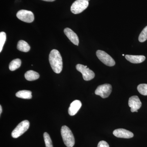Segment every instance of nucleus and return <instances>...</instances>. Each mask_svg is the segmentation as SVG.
I'll list each match as a JSON object with an SVG mask.
<instances>
[{"instance_id": "14", "label": "nucleus", "mask_w": 147, "mask_h": 147, "mask_svg": "<svg viewBox=\"0 0 147 147\" xmlns=\"http://www.w3.org/2000/svg\"><path fill=\"white\" fill-rule=\"evenodd\" d=\"M39 74L33 70L27 71L25 74L26 79L29 81H33L37 80L39 78Z\"/></svg>"}, {"instance_id": "15", "label": "nucleus", "mask_w": 147, "mask_h": 147, "mask_svg": "<svg viewBox=\"0 0 147 147\" xmlns=\"http://www.w3.org/2000/svg\"><path fill=\"white\" fill-rule=\"evenodd\" d=\"M17 49L21 52H29L30 49V47L28 43L23 40H20L18 41L17 44Z\"/></svg>"}, {"instance_id": "22", "label": "nucleus", "mask_w": 147, "mask_h": 147, "mask_svg": "<svg viewBox=\"0 0 147 147\" xmlns=\"http://www.w3.org/2000/svg\"><path fill=\"white\" fill-rule=\"evenodd\" d=\"M97 147H110L107 142L104 141H101L98 143Z\"/></svg>"}, {"instance_id": "6", "label": "nucleus", "mask_w": 147, "mask_h": 147, "mask_svg": "<svg viewBox=\"0 0 147 147\" xmlns=\"http://www.w3.org/2000/svg\"><path fill=\"white\" fill-rule=\"evenodd\" d=\"M76 69L78 71L82 74L83 79L85 81H90L94 78V72L88 68L87 66L79 64L76 65Z\"/></svg>"}, {"instance_id": "1", "label": "nucleus", "mask_w": 147, "mask_h": 147, "mask_svg": "<svg viewBox=\"0 0 147 147\" xmlns=\"http://www.w3.org/2000/svg\"><path fill=\"white\" fill-rule=\"evenodd\" d=\"M49 60L53 71L56 73H60L63 69V61L59 51L52 50L49 55Z\"/></svg>"}, {"instance_id": "25", "label": "nucleus", "mask_w": 147, "mask_h": 147, "mask_svg": "<svg viewBox=\"0 0 147 147\" xmlns=\"http://www.w3.org/2000/svg\"><path fill=\"white\" fill-rule=\"evenodd\" d=\"M88 1H90V0H88Z\"/></svg>"}, {"instance_id": "20", "label": "nucleus", "mask_w": 147, "mask_h": 147, "mask_svg": "<svg viewBox=\"0 0 147 147\" xmlns=\"http://www.w3.org/2000/svg\"><path fill=\"white\" fill-rule=\"evenodd\" d=\"M147 40V26L143 29L139 37V40L140 42H144Z\"/></svg>"}, {"instance_id": "10", "label": "nucleus", "mask_w": 147, "mask_h": 147, "mask_svg": "<svg viewBox=\"0 0 147 147\" xmlns=\"http://www.w3.org/2000/svg\"><path fill=\"white\" fill-rule=\"evenodd\" d=\"M113 134L118 138L130 139L134 137V134L131 131L124 129H117L114 130Z\"/></svg>"}, {"instance_id": "17", "label": "nucleus", "mask_w": 147, "mask_h": 147, "mask_svg": "<svg viewBox=\"0 0 147 147\" xmlns=\"http://www.w3.org/2000/svg\"><path fill=\"white\" fill-rule=\"evenodd\" d=\"M21 64V61L20 59H16L11 62L9 65V70L11 71H14L19 68Z\"/></svg>"}, {"instance_id": "4", "label": "nucleus", "mask_w": 147, "mask_h": 147, "mask_svg": "<svg viewBox=\"0 0 147 147\" xmlns=\"http://www.w3.org/2000/svg\"><path fill=\"white\" fill-rule=\"evenodd\" d=\"M30 127V122L28 121L24 120L21 122L13 129L11 133V136L13 138H17L27 131Z\"/></svg>"}, {"instance_id": "3", "label": "nucleus", "mask_w": 147, "mask_h": 147, "mask_svg": "<svg viewBox=\"0 0 147 147\" xmlns=\"http://www.w3.org/2000/svg\"><path fill=\"white\" fill-rule=\"evenodd\" d=\"M89 5L88 0H76L72 4L71 7V11L74 14L82 13L86 9Z\"/></svg>"}, {"instance_id": "21", "label": "nucleus", "mask_w": 147, "mask_h": 147, "mask_svg": "<svg viewBox=\"0 0 147 147\" xmlns=\"http://www.w3.org/2000/svg\"><path fill=\"white\" fill-rule=\"evenodd\" d=\"M6 39V35L4 32H1L0 33V52H1L3 50V47Z\"/></svg>"}, {"instance_id": "11", "label": "nucleus", "mask_w": 147, "mask_h": 147, "mask_svg": "<svg viewBox=\"0 0 147 147\" xmlns=\"http://www.w3.org/2000/svg\"><path fill=\"white\" fill-rule=\"evenodd\" d=\"M64 32L69 39L74 44L78 45L79 44V38L77 34L73 30L69 28H66L64 30Z\"/></svg>"}, {"instance_id": "12", "label": "nucleus", "mask_w": 147, "mask_h": 147, "mask_svg": "<svg viewBox=\"0 0 147 147\" xmlns=\"http://www.w3.org/2000/svg\"><path fill=\"white\" fill-rule=\"evenodd\" d=\"M82 106V103L79 100H75L70 104L68 109V113L69 115L74 116L78 113Z\"/></svg>"}, {"instance_id": "5", "label": "nucleus", "mask_w": 147, "mask_h": 147, "mask_svg": "<svg viewBox=\"0 0 147 147\" xmlns=\"http://www.w3.org/2000/svg\"><path fill=\"white\" fill-rule=\"evenodd\" d=\"M96 55L99 60L108 66L112 67L115 65V61L110 55L104 51L98 50Z\"/></svg>"}, {"instance_id": "24", "label": "nucleus", "mask_w": 147, "mask_h": 147, "mask_svg": "<svg viewBox=\"0 0 147 147\" xmlns=\"http://www.w3.org/2000/svg\"><path fill=\"white\" fill-rule=\"evenodd\" d=\"M2 112V108L1 105H0V114H1Z\"/></svg>"}, {"instance_id": "7", "label": "nucleus", "mask_w": 147, "mask_h": 147, "mask_svg": "<svg viewBox=\"0 0 147 147\" xmlns=\"http://www.w3.org/2000/svg\"><path fill=\"white\" fill-rule=\"evenodd\" d=\"M112 86L110 84H104L97 87L95 91V94L100 96L102 98L108 97L112 92Z\"/></svg>"}, {"instance_id": "16", "label": "nucleus", "mask_w": 147, "mask_h": 147, "mask_svg": "<svg viewBox=\"0 0 147 147\" xmlns=\"http://www.w3.org/2000/svg\"><path fill=\"white\" fill-rule=\"evenodd\" d=\"M16 97L23 99H30L32 98V92L30 91L23 90L19 91L16 94Z\"/></svg>"}, {"instance_id": "13", "label": "nucleus", "mask_w": 147, "mask_h": 147, "mask_svg": "<svg viewBox=\"0 0 147 147\" xmlns=\"http://www.w3.org/2000/svg\"><path fill=\"white\" fill-rule=\"evenodd\" d=\"M125 58L131 63L135 64L141 63L146 59V57L143 55H126Z\"/></svg>"}, {"instance_id": "23", "label": "nucleus", "mask_w": 147, "mask_h": 147, "mask_svg": "<svg viewBox=\"0 0 147 147\" xmlns=\"http://www.w3.org/2000/svg\"><path fill=\"white\" fill-rule=\"evenodd\" d=\"M42 1H45L47 2H53L55 1V0H42Z\"/></svg>"}, {"instance_id": "2", "label": "nucleus", "mask_w": 147, "mask_h": 147, "mask_svg": "<svg viewBox=\"0 0 147 147\" xmlns=\"http://www.w3.org/2000/svg\"><path fill=\"white\" fill-rule=\"evenodd\" d=\"M61 134L65 144L67 147H73L75 139L72 131L68 127L63 125L61 129Z\"/></svg>"}, {"instance_id": "19", "label": "nucleus", "mask_w": 147, "mask_h": 147, "mask_svg": "<svg viewBox=\"0 0 147 147\" xmlns=\"http://www.w3.org/2000/svg\"><path fill=\"white\" fill-rule=\"evenodd\" d=\"M43 137L46 147H53L52 140L50 138V135L47 132H45L44 133Z\"/></svg>"}, {"instance_id": "18", "label": "nucleus", "mask_w": 147, "mask_h": 147, "mask_svg": "<svg viewBox=\"0 0 147 147\" xmlns=\"http://www.w3.org/2000/svg\"><path fill=\"white\" fill-rule=\"evenodd\" d=\"M137 90L141 94L147 96V84H141L137 86Z\"/></svg>"}, {"instance_id": "8", "label": "nucleus", "mask_w": 147, "mask_h": 147, "mask_svg": "<svg viewBox=\"0 0 147 147\" xmlns=\"http://www.w3.org/2000/svg\"><path fill=\"white\" fill-rule=\"evenodd\" d=\"M16 16L19 20L26 23H32L34 19V15L31 11L24 9L19 11Z\"/></svg>"}, {"instance_id": "9", "label": "nucleus", "mask_w": 147, "mask_h": 147, "mask_svg": "<svg viewBox=\"0 0 147 147\" xmlns=\"http://www.w3.org/2000/svg\"><path fill=\"white\" fill-rule=\"evenodd\" d=\"M129 106L131 108L132 113L138 112V110L142 107V103L139 97L137 96H133L129 98L128 101Z\"/></svg>"}]
</instances>
